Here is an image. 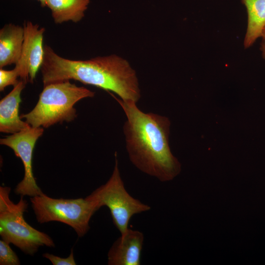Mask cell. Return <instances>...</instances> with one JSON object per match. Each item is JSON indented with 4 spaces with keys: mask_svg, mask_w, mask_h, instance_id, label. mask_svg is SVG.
<instances>
[{
    "mask_svg": "<svg viewBox=\"0 0 265 265\" xmlns=\"http://www.w3.org/2000/svg\"><path fill=\"white\" fill-rule=\"evenodd\" d=\"M0 265H20L19 258L10 247L9 243L3 239L0 240Z\"/></svg>",
    "mask_w": 265,
    "mask_h": 265,
    "instance_id": "14",
    "label": "cell"
},
{
    "mask_svg": "<svg viewBox=\"0 0 265 265\" xmlns=\"http://www.w3.org/2000/svg\"><path fill=\"white\" fill-rule=\"evenodd\" d=\"M99 209L107 207L112 221L121 235L129 229L131 218L135 214L149 211L151 207L142 203L127 191L118 167L117 153H115V165L108 180L85 197Z\"/></svg>",
    "mask_w": 265,
    "mask_h": 265,
    "instance_id": "5",
    "label": "cell"
},
{
    "mask_svg": "<svg viewBox=\"0 0 265 265\" xmlns=\"http://www.w3.org/2000/svg\"><path fill=\"white\" fill-rule=\"evenodd\" d=\"M90 0H45L56 24L71 21L78 23L84 16Z\"/></svg>",
    "mask_w": 265,
    "mask_h": 265,
    "instance_id": "12",
    "label": "cell"
},
{
    "mask_svg": "<svg viewBox=\"0 0 265 265\" xmlns=\"http://www.w3.org/2000/svg\"><path fill=\"white\" fill-rule=\"evenodd\" d=\"M44 258L50 260L53 265H76L73 249L67 258H61L53 254L46 253L43 254Z\"/></svg>",
    "mask_w": 265,
    "mask_h": 265,
    "instance_id": "16",
    "label": "cell"
},
{
    "mask_svg": "<svg viewBox=\"0 0 265 265\" xmlns=\"http://www.w3.org/2000/svg\"><path fill=\"white\" fill-rule=\"evenodd\" d=\"M10 190L7 186L0 187V235L2 239L31 256L41 246L54 247V243L48 235L26 222L24 213L28 203L21 196L18 203H14L10 198Z\"/></svg>",
    "mask_w": 265,
    "mask_h": 265,
    "instance_id": "4",
    "label": "cell"
},
{
    "mask_svg": "<svg viewBox=\"0 0 265 265\" xmlns=\"http://www.w3.org/2000/svg\"><path fill=\"white\" fill-rule=\"evenodd\" d=\"M248 14V25L244 46H251L261 36L265 26V0H241Z\"/></svg>",
    "mask_w": 265,
    "mask_h": 265,
    "instance_id": "13",
    "label": "cell"
},
{
    "mask_svg": "<svg viewBox=\"0 0 265 265\" xmlns=\"http://www.w3.org/2000/svg\"><path fill=\"white\" fill-rule=\"evenodd\" d=\"M261 36L262 37V42L261 43V50L262 52L263 57L265 58V26L262 30Z\"/></svg>",
    "mask_w": 265,
    "mask_h": 265,
    "instance_id": "17",
    "label": "cell"
},
{
    "mask_svg": "<svg viewBox=\"0 0 265 265\" xmlns=\"http://www.w3.org/2000/svg\"><path fill=\"white\" fill-rule=\"evenodd\" d=\"M143 234L129 229L113 242L107 253L108 265H140Z\"/></svg>",
    "mask_w": 265,
    "mask_h": 265,
    "instance_id": "9",
    "label": "cell"
},
{
    "mask_svg": "<svg viewBox=\"0 0 265 265\" xmlns=\"http://www.w3.org/2000/svg\"><path fill=\"white\" fill-rule=\"evenodd\" d=\"M26 82L20 80L13 89L0 101V131L12 134L31 126L19 116L21 94Z\"/></svg>",
    "mask_w": 265,
    "mask_h": 265,
    "instance_id": "10",
    "label": "cell"
},
{
    "mask_svg": "<svg viewBox=\"0 0 265 265\" xmlns=\"http://www.w3.org/2000/svg\"><path fill=\"white\" fill-rule=\"evenodd\" d=\"M18 77H20V75L15 68L11 70H5L0 68V90L3 91L9 85L14 86L17 84L19 81L17 80Z\"/></svg>",
    "mask_w": 265,
    "mask_h": 265,
    "instance_id": "15",
    "label": "cell"
},
{
    "mask_svg": "<svg viewBox=\"0 0 265 265\" xmlns=\"http://www.w3.org/2000/svg\"><path fill=\"white\" fill-rule=\"evenodd\" d=\"M24 27L23 51L15 67L20 73V80L33 82L44 59L43 40L45 29L30 21L25 22Z\"/></svg>",
    "mask_w": 265,
    "mask_h": 265,
    "instance_id": "8",
    "label": "cell"
},
{
    "mask_svg": "<svg viewBox=\"0 0 265 265\" xmlns=\"http://www.w3.org/2000/svg\"><path fill=\"white\" fill-rule=\"evenodd\" d=\"M40 68L44 86L73 80L116 94L120 99L137 102L140 90L135 71L125 59L115 54L86 60L63 58L45 45Z\"/></svg>",
    "mask_w": 265,
    "mask_h": 265,
    "instance_id": "2",
    "label": "cell"
},
{
    "mask_svg": "<svg viewBox=\"0 0 265 265\" xmlns=\"http://www.w3.org/2000/svg\"><path fill=\"white\" fill-rule=\"evenodd\" d=\"M37 221L63 223L72 227L78 237L84 236L90 229L89 222L99 209L87 198L55 199L44 193L30 198Z\"/></svg>",
    "mask_w": 265,
    "mask_h": 265,
    "instance_id": "6",
    "label": "cell"
},
{
    "mask_svg": "<svg viewBox=\"0 0 265 265\" xmlns=\"http://www.w3.org/2000/svg\"><path fill=\"white\" fill-rule=\"evenodd\" d=\"M39 100L33 109L21 118L31 127L48 128L57 123L70 122L76 117L74 105L85 98H92L95 92L78 86L69 80L51 83L44 86Z\"/></svg>",
    "mask_w": 265,
    "mask_h": 265,
    "instance_id": "3",
    "label": "cell"
},
{
    "mask_svg": "<svg viewBox=\"0 0 265 265\" xmlns=\"http://www.w3.org/2000/svg\"><path fill=\"white\" fill-rule=\"evenodd\" d=\"M24 41V26L8 24L0 29V68L18 62L22 54Z\"/></svg>",
    "mask_w": 265,
    "mask_h": 265,
    "instance_id": "11",
    "label": "cell"
},
{
    "mask_svg": "<svg viewBox=\"0 0 265 265\" xmlns=\"http://www.w3.org/2000/svg\"><path fill=\"white\" fill-rule=\"evenodd\" d=\"M44 132L41 127L29 128L0 139V143L11 148L22 160L25 170L23 180L17 185L15 192L21 196L33 197L43 193L33 176L32 154L35 143Z\"/></svg>",
    "mask_w": 265,
    "mask_h": 265,
    "instance_id": "7",
    "label": "cell"
},
{
    "mask_svg": "<svg viewBox=\"0 0 265 265\" xmlns=\"http://www.w3.org/2000/svg\"><path fill=\"white\" fill-rule=\"evenodd\" d=\"M40 2L41 5L43 7L46 6L45 0H37Z\"/></svg>",
    "mask_w": 265,
    "mask_h": 265,
    "instance_id": "18",
    "label": "cell"
},
{
    "mask_svg": "<svg viewBox=\"0 0 265 265\" xmlns=\"http://www.w3.org/2000/svg\"><path fill=\"white\" fill-rule=\"evenodd\" d=\"M111 95L126 116L123 129L131 162L141 172L160 182L172 180L180 173L181 165L169 147V118L144 112L136 102Z\"/></svg>",
    "mask_w": 265,
    "mask_h": 265,
    "instance_id": "1",
    "label": "cell"
}]
</instances>
